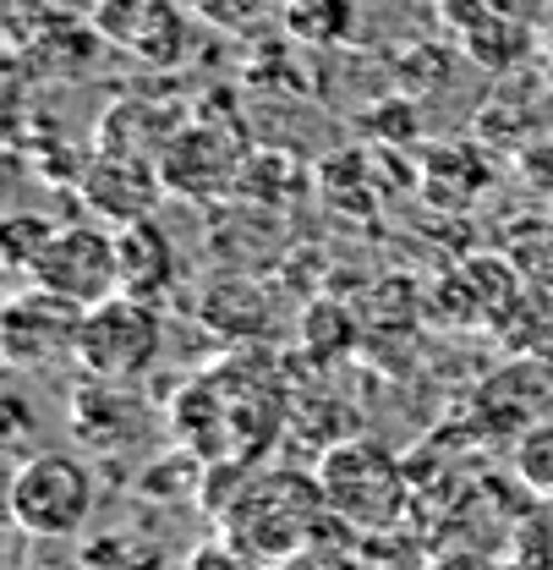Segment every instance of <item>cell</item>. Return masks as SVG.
<instances>
[{
	"instance_id": "1",
	"label": "cell",
	"mask_w": 553,
	"mask_h": 570,
	"mask_svg": "<svg viewBox=\"0 0 553 570\" xmlns=\"http://www.w3.org/2000/svg\"><path fill=\"white\" fill-rule=\"evenodd\" d=\"M318 510H329L318 483L290 478V472L264 478V483L241 489L236 504H230V543L247 560H275V566H285L296 549H307Z\"/></svg>"
},
{
	"instance_id": "2",
	"label": "cell",
	"mask_w": 553,
	"mask_h": 570,
	"mask_svg": "<svg viewBox=\"0 0 553 570\" xmlns=\"http://www.w3.org/2000/svg\"><path fill=\"white\" fill-rule=\"evenodd\" d=\"M318 489L329 515L350 521L356 532H389V521L401 515L406 504V483H401V466L395 455H384L378 444H335L318 466Z\"/></svg>"
},
{
	"instance_id": "3",
	"label": "cell",
	"mask_w": 553,
	"mask_h": 570,
	"mask_svg": "<svg viewBox=\"0 0 553 570\" xmlns=\"http://www.w3.org/2000/svg\"><path fill=\"white\" fill-rule=\"evenodd\" d=\"M154 352H159V313H154V302H142L132 291H116V296H105V302H93L82 313L77 362L93 379L132 384V379L148 373Z\"/></svg>"
},
{
	"instance_id": "4",
	"label": "cell",
	"mask_w": 553,
	"mask_h": 570,
	"mask_svg": "<svg viewBox=\"0 0 553 570\" xmlns=\"http://www.w3.org/2000/svg\"><path fill=\"white\" fill-rule=\"evenodd\" d=\"M93 515V472L77 455H33L11 478V521L33 538H71Z\"/></svg>"
},
{
	"instance_id": "5",
	"label": "cell",
	"mask_w": 553,
	"mask_h": 570,
	"mask_svg": "<svg viewBox=\"0 0 553 570\" xmlns=\"http://www.w3.org/2000/svg\"><path fill=\"white\" fill-rule=\"evenodd\" d=\"M33 285H50V291H61V296L82 302V307L116 296L121 291V247H116V236L99 230V225H61L33 258Z\"/></svg>"
},
{
	"instance_id": "6",
	"label": "cell",
	"mask_w": 553,
	"mask_h": 570,
	"mask_svg": "<svg viewBox=\"0 0 553 570\" xmlns=\"http://www.w3.org/2000/svg\"><path fill=\"white\" fill-rule=\"evenodd\" d=\"M82 302H71L50 285H33L22 296L6 302V324H0V346L11 367H50L61 356H77L82 335Z\"/></svg>"
},
{
	"instance_id": "7",
	"label": "cell",
	"mask_w": 553,
	"mask_h": 570,
	"mask_svg": "<svg viewBox=\"0 0 553 570\" xmlns=\"http://www.w3.org/2000/svg\"><path fill=\"white\" fill-rule=\"evenodd\" d=\"M159 165H148L142 154H99L88 170H82V204L105 219H148V209L159 204Z\"/></svg>"
},
{
	"instance_id": "8",
	"label": "cell",
	"mask_w": 553,
	"mask_h": 570,
	"mask_svg": "<svg viewBox=\"0 0 553 570\" xmlns=\"http://www.w3.org/2000/svg\"><path fill=\"white\" fill-rule=\"evenodd\" d=\"M159 176L187 193V198H204V193H219L230 176H236V148H225L214 127H192V132H176V142L165 148L159 159Z\"/></svg>"
},
{
	"instance_id": "9",
	"label": "cell",
	"mask_w": 553,
	"mask_h": 570,
	"mask_svg": "<svg viewBox=\"0 0 553 570\" xmlns=\"http://www.w3.org/2000/svg\"><path fill=\"white\" fill-rule=\"evenodd\" d=\"M116 247H121V291L154 302L165 285L176 281V247H170V236L154 219H127L116 230Z\"/></svg>"
},
{
	"instance_id": "10",
	"label": "cell",
	"mask_w": 553,
	"mask_h": 570,
	"mask_svg": "<svg viewBox=\"0 0 553 570\" xmlns=\"http://www.w3.org/2000/svg\"><path fill=\"white\" fill-rule=\"evenodd\" d=\"M279 28H285L296 45L340 50L350 33H356V6H350V0H285V6H279Z\"/></svg>"
},
{
	"instance_id": "11",
	"label": "cell",
	"mask_w": 553,
	"mask_h": 570,
	"mask_svg": "<svg viewBox=\"0 0 553 570\" xmlns=\"http://www.w3.org/2000/svg\"><path fill=\"white\" fill-rule=\"evenodd\" d=\"M461 33L472 39V56L487 61V67H498V71L515 67V61L532 50V33H526L521 22H504L493 6H483V17H477V22H466Z\"/></svg>"
},
{
	"instance_id": "12",
	"label": "cell",
	"mask_w": 553,
	"mask_h": 570,
	"mask_svg": "<svg viewBox=\"0 0 553 570\" xmlns=\"http://www.w3.org/2000/svg\"><path fill=\"white\" fill-rule=\"evenodd\" d=\"M515 466H521L526 489H537V494H553V423L532 428V433L521 439V450H515Z\"/></svg>"
},
{
	"instance_id": "13",
	"label": "cell",
	"mask_w": 553,
	"mask_h": 570,
	"mask_svg": "<svg viewBox=\"0 0 553 570\" xmlns=\"http://www.w3.org/2000/svg\"><path fill=\"white\" fill-rule=\"evenodd\" d=\"M56 236V225H45V219H33V214H17V219H6V253H11V264L17 269H33V258H39V247Z\"/></svg>"
},
{
	"instance_id": "14",
	"label": "cell",
	"mask_w": 553,
	"mask_h": 570,
	"mask_svg": "<svg viewBox=\"0 0 553 570\" xmlns=\"http://www.w3.org/2000/svg\"><path fill=\"white\" fill-rule=\"evenodd\" d=\"M204 22H214V28H253L264 11H269V0H187Z\"/></svg>"
},
{
	"instance_id": "15",
	"label": "cell",
	"mask_w": 553,
	"mask_h": 570,
	"mask_svg": "<svg viewBox=\"0 0 553 570\" xmlns=\"http://www.w3.org/2000/svg\"><path fill=\"white\" fill-rule=\"evenodd\" d=\"M279 570H367V566H362L356 554H346L340 543H307V549H296Z\"/></svg>"
},
{
	"instance_id": "16",
	"label": "cell",
	"mask_w": 553,
	"mask_h": 570,
	"mask_svg": "<svg viewBox=\"0 0 553 570\" xmlns=\"http://www.w3.org/2000/svg\"><path fill=\"white\" fill-rule=\"evenodd\" d=\"M504 570H553V532L549 538H537L532 527L515 538V554H510V566Z\"/></svg>"
},
{
	"instance_id": "17",
	"label": "cell",
	"mask_w": 553,
	"mask_h": 570,
	"mask_svg": "<svg viewBox=\"0 0 553 570\" xmlns=\"http://www.w3.org/2000/svg\"><path fill=\"white\" fill-rule=\"evenodd\" d=\"M192 570H247V554L230 543V549H204L198 560H192Z\"/></svg>"
},
{
	"instance_id": "18",
	"label": "cell",
	"mask_w": 553,
	"mask_h": 570,
	"mask_svg": "<svg viewBox=\"0 0 553 570\" xmlns=\"http://www.w3.org/2000/svg\"><path fill=\"white\" fill-rule=\"evenodd\" d=\"M427 570H504V566H493V560H483L477 549H455V554H444L438 566H427Z\"/></svg>"
}]
</instances>
